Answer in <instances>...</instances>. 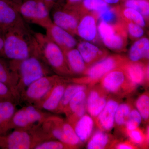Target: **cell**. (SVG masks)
Wrapping results in <instances>:
<instances>
[{
    "instance_id": "obj_7",
    "label": "cell",
    "mask_w": 149,
    "mask_h": 149,
    "mask_svg": "<svg viewBox=\"0 0 149 149\" xmlns=\"http://www.w3.org/2000/svg\"><path fill=\"white\" fill-rule=\"evenodd\" d=\"M19 11L26 22L47 29L53 24L50 12L43 0H22Z\"/></svg>"
},
{
    "instance_id": "obj_1",
    "label": "cell",
    "mask_w": 149,
    "mask_h": 149,
    "mask_svg": "<svg viewBox=\"0 0 149 149\" xmlns=\"http://www.w3.org/2000/svg\"><path fill=\"white\" fill-rule=\"evenodd\" d=\"M4 56L9 60L21 61L36 51L35 32L24 21L4 30Z\"/></svg>"
},
{
    "instance_id": "obj_23",
    "label": "cell",
    "mask_w": 149,
    "mask_h": 149,
    "mask_svg": "<svg viewBox=\"0 0 149 149\" xmlns=\"http://www.w3.org/2000/svg\"><path fill=\"white\" fill-rule=\"evenodd\" d=\"M70 70L73 74H83L88 68L84 60L77 48L64 52Z\"/></svg>"
},
{
    "instance_id": "obj_38",
    "label": "cell",
    "mask_w": 149,
    "mask_h": 149,
    "mask_svg": "<svg viewBox=\"0 0 149 149\" xmlns=\"http://www.w3.org/2000/svg\"><path fill=\"white\" fill-rule=\"evenodd\" d=\"M17 95L13 91L4 83L0 82V100H14L17 98Z\"/></svg>"
},
{
    "instance_id": "obj_33",
    "label": "cell",
    "mask_w": 149,
    "mask_h": 149,
    "mask_svg": "<svg viewBox=\"0 0 149 149\" xmlns=\"http://www.w3.org/2000/svg\"><path fill=\"white\" fill-rule=\"evenodd\" d=\"M130 142L134 145L146 147L148 145L149 141L147 140L146 133L144 130L138 128L132 130H124Z\"/></svg>"
},
{
    "instance_id": "obj_14",
    "label": "cell",
    "mask_w": 149,
    "mask_h": 149,
    "mask_svg": "<svg viewBox=\"0 0 149 149\" xmlns=\"http://www.w3.org/2000/svg\"><path fill=\"white\" fill-rule=\"evenodd\" d=\"M46 30L47 37L58 46L63 52L77 47L78 42L74 36L54 23Z\"/></svg>"
},
{
    "instance_id": "obj_34",
    "label": "cell",
    "mask_w": 149,
    "mask_h": 149,
    "mask_svg": "<svg viewBox=\"0 0 149 149\" xmlns=\"http://www.w3.org/2000/svg\"><path fill=\"white\" fill-rule=\"evenodd\" d=\"M137 110L142 118L148 121L149 118V97L148 92H146L140 96L136 102Z\"/></svg>"
},
{
    "instance_id": "obj_15",
    "label": "cell",
    "mask_w": 149,
    "mask_h": 149,
    "mask_svg": "<svg viewBox=\"0 0 149 149\" xmlns=\"http://www.w3.org/2000/svg\"><path fill=\"white\" fill-rule=\"evenodd\" d=\"M107 94L100 85L89 90L86 99V109L93 118H95L105 106L108 100Z\"/></svg>"
},
{
    "instance_id": "obj_19",
    "label": "cell",
    "mask_w": 149,
    "mask_h": 149,
    "mask_svg": "<svg viewBox=\"0 0 149 149\" xmlns=\"http://www.w3.org/2000/svg\"><path fill=\"white\" fill-rule=\"evenodd\" d=\"M119 103L114 99L108 100L105 106L95 118L96 124L100 130L109 131L115 124V116Z\"/></svg>"
},
{
    "instance_id": "obj_25",
    "label": "cell",
    "mask_w": 149,
    "mask_h": 149,
    "mask_svg": "<svg viewBox=\"0 0 149 149\" xmlns=\"http://www.w3.org/2000/svg\"><path fill=\"white\" fill-rule=\"evenodd\" d=\"M109 7L103 0H82L80 3L72 8L76 9L82 15L88 12H100Z\"/></svg>"
},
{
    "instance_id": "obj_42",
    "label": "cell",
    "mask_w": 149,
    "mask_h": 149,
    "mask_svg": "<svg viewBox=\"0 0 149 149\" xmlns=\"http://www.w3.org/2000/svg\"><path fill=\"white\" fill-rule=\"evenodd\" d=\"M43 1L45 4L48 10L50 12L58 0H43Z\"/></svg>"
},
{
    "instance_id": "obj_13",
    "label": "cell",
    "mask_w": 149,
    "mask_h": 149,
    "mask_svg": "<svg viewBox=\"0 0 149 149\" xmlns=\"http://www.w3.org/2000/svg\"><path fill=\"white\" fill-rule=\"evenodd\" d=\"M97 15L96 12H88L81 15L77 25L76 35L84 41L95 43L98 41Z\"/></svg>"
},
{
    "instance_id": "obj_21",
    "label": "cell",
    "mask_w": 149,
    "mask_h": 149,
    "mask_svg": "<svg viewBox=\"0 0 149 149\" xmlns=\"http://www.w3.org/2000/svg\"><path fill=\"white\" fill-rule=\"evenodd\" d=\"M149 57V40L142 37L134 42L129 49L128 59L130 61L148 62Z\"/></svg>"
},
{
    "instance_id": "obj_24",
    "label": "cell",
    "mask_w": 149,
    "mask_h": 149,
    "mask_svg": "<svg viewBox=\"0 0 149 149\" xmlns=\"http://www.w3.org/2000/svg\"><path fill=\"white\" fill-rule=\"evenodd\" d=\"M72 127L83 143L91 137L94 129V121L91 116L85 114L76 121Z\"/></svg>"
},
{
    "instance_id": "obj_43",
    "label": "cell",
    "mask_w": 149,
    "mask_h": 149,
    "mask_svg": "<svg viewBox=\"0 0 149 149\" xmlns=\"http://www.w3.org/2000/svg\"><path fill=\"white\" fill-rule=\"evenodd\" d=\"M103 1L109 5H117L118 3L122 1L121 0H103Z\"/></svg>"
},
{
    "instance_id": "obj_2",
    "label": "cell",
    "mask_w": 149,
    "mask_h": 149,
    "mask_svg": "<svg viewBox=\"0 0 149 149\" xmlns=\"http://www.w3.org/2000/svg\"><path fill=\"white\" fill-rule=\"evenodd\" d=\"M9 61L18 75L17 89L19 94L36 80L52 74V70L38 54H35L22 60Z\"/></svg>"
},
{
    "instance_id": "obj_12",
    "label": "cell",
    "mask_w": 149,
    "mask_h": 149,
    "mask_svg": "<svg viewBox=\"0 0 149 149\" xmlns=\"http://www.w3.org/2000/svg\"><path fill=\"white\" fill-rule=\"evenodd\" d=\"M22 0H0V28L9 27L25 21L19 11Z\"/></svg>"
},
{
    "instance_id": "obj_17",
    "label": "cell",
    "mask_w": 149,
    "mask_h": 149,
    "mask_svg": "<svg viewBox=\"0 0 149 149\" xmlns=\"http://www.w3.org/2000/svg\"><path fill=\"white\" fill-rule=\"evenodd\" d=\"M77 49L88 68L109 55L108 52L106 49L88 41L78 42Z\"/></svg>"
},
{
    "instance_id": "obj_5",
    "label": "cell",
    "mask_w": 149,
    "mask_h": 149,
    "mask_svg": "<svg viewBox=\"0 0 149 149\" xmlns=\"http://www.w3.org/2000/svg\"><path fill=\"white\" fill-rule=\"evenodd\" d=\"M128 60L127 58L119 54L107 56L89 66L83 73V77L73 78L72 82L91 86L100 81L112 70L122 67Z\"/></svg>"
},
{
    "instance_id": "obj_39",
    "label": "cell",
    "mask_w": 149,
    "mask_h": 149,
    "mask_svg": "<svg viewBox=\"0 0 149 149\" xmlns=\"http://www.w3.org/2000/svg\"><path fill=\"white\" fill-rule=\"evenodd\" d=\"M115 148L118 149H137V146L132 142L125 141L118 143L115 146Z\"/></svg>"
},
{
    "instance_id": "obj_26",
    "label": "cell",
    "mask_w": 149,
    "mask_h": 149,
    "mask_svg": "<svg viewBox=\"0 0 149 149\" xmlns=\"http://www.w3.org/2000/svg\"><path fill=\"white\" fill-rule=\"evenodd\" d=\"M88 88L87 85L80 83H74V84L67 85L58 108L57 110V112H63L74 95L79 91L87 90Z\"/></svg>"
},
{
    "instance_id": "obj_44",
    "label": "cell",
    "mask_w": 149,
    "mask_h": 149,
    "mask_svg": "<svg viewBox=\"0 0 149 149\" xmlns=\"http://www.w3.org/2000/svg\"><path fill=\"white\" fill-rule=\"evenodd\" d=\"M125 1V0H121V1Z\"/></svg>"
},
{
    "instance_id": "obj_41",
    "label": "cell",
    "mask_w": 149,
    "mask_h": 149,
    "mask_svg": "<svg viewBox=\"0 0 149 149\" xmlns=\"http://www.w3.org/2000/svg\"><path fill=\"white\" fill-rule=\"evenodd\" d=\"M82 0H65L64 5L68 8H72L77 5Z\"/></svg>"
},
{
    "instance_id": "obj_6",
    "label": "cell",
    "mask_w": 149,
    "mask_h": 149,
    "mask_svg": "<svg viewBox=\"0 0 149 149\" xmlns=\"http://www.w3.org/2000/svg\"><path fill=\"white\" fill-rule=\"evenodd\" d=\"M97 30L102 42L109 49L117 52L126 50L128 35L123 21L111 24L100 20Z\"/></svg>"
},
{
    "instance_id": "obj_32",
    "label": "cell",
    "mask_w": 149,
    "mask_h": 149,
    "mask_svg": "<svg viewBox=\"0 0 149 149\" xmlns=\"http://www.w3.org/2000/svg\"><path fill=\"white\" fill-rule=\"evenodd\" d=\"M132 109L131 105L128 103L118 104L115 116V123L119 127L124 126Z\"/></svg>"
},
{
    "instance_id": "obj_35",
    "label": "cell",
    "mask_w": 149,
    "mask_h": 149,
    "mask_svg": "<svg viewBox=\"0 0 149 149\" xmlns=\"http://www.w3.org/2000/svg\"><path fill=\"white\" fill-rule=\"evenodd\" d=\"M123 19L128 36L133 40H137L143 36L145 32L143 27L140 25L125 19Z\"/></svg>"
},
{
    "instance_id": "obj_18",
    "label": "cell",
    "mask_w": 149,
    "mask_h": 149,
    "mask_svg": "<svg viewBox=\"0 0 149 149\" xmlns=\"http://www.w3.org/2000/svg\"><path fill=\"white\" fill-rule=\"evenodd\" d=\"M66 86L64 79L56 83L45 97L36 105V107L49 111L56 112Z\"/></svg>"
},
{
    "instance_id": "obj_40",
    "label": "cell",
    "mask_w": 149,
    "mask_h": 149,
    "mask_svg": "<svg viewBox=\"0 0 149 149\" xmlns=\"http://www.w3.org/2000/svg\"><path fill=\"white\" fill-rule=\"evenodd\" d=\"M4 32L0 28V56L4 58Z\"/></svg>"
},
{
    "instance_id": "obj_3",
    "label": "cell",
    "mask_w": 149,
    "mask_h": 149,
    "mask_svg": "<svg viewBox=\"0 0 149 149\" xmlns=\"http://www.w3.org/2000/svg\"><path fill=\"white\" fill-rule=\"evenodd\" d=\"M36 52L58 75L63 77L73 75L70 70L63 51L46 35L35 32Z\"/></svg>"
},
{
    "instance_id": "obj_4",
    "label": "cell",
    "mask_w": 149,
    "mask_h": 149,
    "mask_svg": "<svg viewBox=\"0 0 149 149\" xmlns=\"http://www.w3.org/2000/svg\"><path fill=\"white\" fill-rule=\"evenodd\" d=\"M38 126L30 129L17 128L8 134L0 135V148L6 149H34L37 145L52 138Z\"/></svg>"
},
{
    "instance_id": "obj_29",
    "label": "cell",
    "mask_w": 149,
    "mask_h": 149,
    "mask_svg": "<svg viewBox=\"0 0 149 149\" xmlns=\"http://www.w3.org/2000/svg\"><path fill=\"white\" fill-rule=\"evenodd\" d=\"M88 92L89 90L87 89L79 91L74 95L63 111L66 114L67 117L71 115L81 107L86 104V99Z\"/></svg>"
},
{
    "instance_id": "obj_30",
    "label": "cell",
    "mask_w": 149,
    "mask_h": 149,
    "mask_svg": "<svg viewBox=\"0 0 149 149\" xmlns=\"http://www.w3.org/2000/svg\"><path fill=\"white\" fill-rule=\"evenodd\" d=\"M97 14L98 20H102L108 24H114L123 21L118 5L113 7L110 6L106 10L97 13Z\"/></svg>"
},
{
    "instance_id": "obj_27",
    "label": "cell",
    "mask_w": 149,
    "mask_h": 149,
    "mask_svg": "<svg viewBox=\"0 0 149 149\" xmlns=\"http://www.w3.org/2000/svg\"><path fill=\"white\" fill-rule=\"evenodd\" d=\"M111 143V137L105 131L101 130L96 131L88 141L87 148L103 149Z\"/></svg>"
},
{
    "instance_id": "obj_8",
    "label": "cell",
    "mask_w": 149,
    "mask_h": 149,
    "mask_svg": "<svg viewBox=\"0 0 149 149\" xmlns=\"http://www.w3.org/2000/svg\"><path fill=\"white\" fill-rule=\"evenodd\" d=\"M100 86L108 94L125 96L135 90L125 69L117 68L108 72L100 80Z\"/></svg>"
},
{
    "instance_id": "obj_36",
    "label": "cell",
    "mask_w": 149,
    "mask_h": 149,
    "mask_svg": "<svg viewBox=\"0 0 149 149\" xmlns=\"http://www.w3.org/2000/svg\"><path fill=\"white\" fill-rule=\"evenodd\" d=\"M142 119V117L138 111L132 109L124 125V130H132L138 128L141 124Z\"/></svg>"
},
{
    "instance_id": "obj_22",
    "label": "cell",
    "mask_w": 149,
    "mask_h": 149,
    "mask_svg": "<svg viewBox=\"0 0 149 149\" xmlns=\"http://www.w3.org/2000/svg\"><path fill=\"white\" fill-rule=\"evenodd\" d=\"M15 112L14 100H0V135L6 134L10 129L11 120Z\"/></svg>"
},
{
    "instance_id": "obj_16",
    "label": "cell",
    "mask_w": 149,
    "mask_h": 149,
    "mask_svg": "<svg viewBox=\"0 0 149 149\" xmlns=\"http://www.w3.org/2000/svg\"><path fill=\"white\" fill-rule=\"evenodd\" d=\"M122 67L125 69L131 83L136 87L148 83V63L134 62L128 60Z\"/></svg>"
},
{
    "instance_id": "obj_28",
    "label": "cell",
    "mask_w": 149,
    "mask_h": 149,
    "mask_svg": "<svg viewBox=\"0 0 149 149\" xmlns=\"http://www.w3.org/2000/svg\"><path fill=\"white\" fill-rule=\"evenodd\" d=\"M118 6L122 19L132 22L143 28L146 27L147 21L140 13L135 9L125 7L121 4Z\"/></svg>"
},
{
    "instance_id": "obj_31",
    "label": "cell",
    "mask_w": 149,
    "mask_h": 149,
    "mask_svg": "<svg viewBox=\"0 0 149 149\" xmlns=\"http://www.w3.org/2000/svg\"><path fill=\"white\" fill-rule=\"evenodd\" d=\"M122 2L121 5L137 10L143 15L147 22L148 21L149 0H125Z\"/></svg>"
},
{
    "instance_id": "obj_10",
    "label": "cell",
    "mask_w": 149,
    "mask_h": 149,
    "mask_svg": "<svg viewBox=\"0 0 149 149\" xmlns=\"http://www.w3.org/2000/svg\"><path fill=\"white\" fill-rule=\"evenodd\" d=\"M53 22L74 36L81 15L76 9L67 7L58 0L52 9ZM51 12V11H50Z\"/></svg>"
},
{
    "instance_id": "obj_37",
    "label": "cell",
    "mask_w": 149,
    "mask_h": 149,
    "mask_svg": "<svg viewBox=\"0 0 149 149\" xmlns=\"http://www.w3.org/2000/svg\"><path fill=\"white\" fill-rule=\"evenodd\" d=\"M35 149H72L70 146L60 141L49 140L43 141L37 145Z\"/></svg>"
},
{
    "instance_id": "obj_11",
    "label": "cell",
    "mask_w": 149,
    "mask_h": 149,
    "mask_svg": "<svg viewBox=\"0 0 149 149\" xmlns=\"http://www.w3.org/2000/svg\"><path fill=\"white\" fill-rule=\"evenodd\" d=\"M48 116L34 106L24 107L15 112L11 120L10 129L13 128L30 129L37 127L35 124L42 123Z\"/></svg>"
},
{
    "instance_id": "obj_9",
    "label": "cell",
    "mask_w": 149,
    "mask_h": 149,
    "mask_svg": "<svg viewBox=\"0 0 149 149\" xmlns=\"http://www.w3.org/2000/svg\"><path fill=\"white\" fill-rule=\"evenodd\" d=\"M64 77L51 74L40 78L29 85L22 93V98L27 102L37 104L49 94L56 83Z\"/></svg>"
},
{
    "instance_id": "obj_20",
    "label": "cell",
    "mask_w": 149,
    "mask_h": 149,
    "mask_svg": "<svg viewBox=\"0 0 149 149\" xmlns=\"http://www.w3.org/2000/svg\"><path fill=\"white\" fill-rule=\"evenodd\" d=\"M0 56V82L4 83L19 97L17 91L18 77L15 70L11 65L10 61H6Z\"/></svg>"
}]
</instances>
